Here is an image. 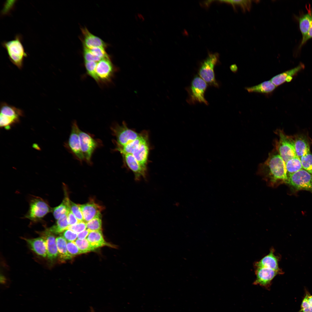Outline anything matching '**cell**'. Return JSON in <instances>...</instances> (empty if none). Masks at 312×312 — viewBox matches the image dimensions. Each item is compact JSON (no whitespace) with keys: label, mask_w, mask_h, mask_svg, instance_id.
Here are the masks:
<instances>
[{"label":"cell","mask_w":312,"mask_h":312,"mask_svg":"<svg viewBox=\"0 0 312 312\" xmlns=\"http://www.w3.org/2000/svg\"><path fill=\"white\" fill-rule=\"evenodd\" d=\"M261 170L266 179L274 185L280 180L287 179L285 163L278 152L273 153L261 166Z\"/></svg>","instance_id":"obj_1"},{"label":"cell","mask_w":312,"mask_h":312,"mask_svg":"<svg viewBox=\"0 0 312 312\" xmlns=\"http://www.w3.org/2000/svg\"><path fill=\"white\" fill-rule=\"evenodd\" d=\"M22 40L21 35L18 34L14 39L4 41L1 43L7 52L10 60L20 69L23 67L24 59L28 55L22 44Z\"/></svg>","instance_id":"obj_2"},{"label":"cell","mask_w":312,"mask_h":312,"mask_svg":"<svg viewBox=\"0 0 312 312\" xmlns=\"http://www.w3.org/2000/svg\"><path fill=\"white\" fill-rule=\"evenodd\" d=\"M52 209L44 199L39 197L34 196L30 201L29 208L25 218L33 222H37L52 212Z\"/></svg>","instance_id":"obj_3"},{"label":"cell","mask_w":312,"mask_h":312,"mask_svg":"<svg viewBox=\"0 0 312 312\" xmlns=\"http://www.w3.org/2000/svg\"><path fill=\"white\" fill-rule=\"evenodd\" d=\"M113 136L116 139L113 141L115 145L120 146L126 145L138 138L140 135L134 130L129 128L125 122L120 125L115 123L111 127Z\"/></svg>","instance_id":"obj_4"},{"label":"cell","mask_w":312,"mask_h":312,"mask_svg":"<svg viewBox=\"0 0 312 312\" xmlns=\"http://www.w3.org/2000/svg\"><path fill=\"white\" fill-rule=\"evenodd\" d=\"M285 182L298 190L312 193V174L303 169L287 176Z\"/></svg>","instance_id":"obj_5"},{"label":"cell","mask_w":312,"mask_h":312,"mask_svg":"<svg viewBox=\"0 0 312 312\" xmlns=\"http://www.w3.org/2000/svg\"><path fill=\"white\" fill-rule=\"evenodd\" d=\"M219 58L218 53L209 54L201 63L199 70L200 77L206 83L215 86L218 85L215 79L214 70Z\"/></svg>","instance_id":"obj_6"},{"label":"cell","mask_w":312,"mask_h":312,"mask_svg":"<svg viewBox=\"0 0 312 312\" xmlns=\"http://www.w3.org/2000/svg\"><path fill=\"white\" fill-rule=\"evenodd\" d=\"M79 139L81 148L84 160L88 164H92L91 158L95 150L102 145L101 141L94 139L92 135L79 130Z\"/></svg>","instance_id":"obj_7"},{"label":"cell","mask_w":312,"mask_h":312,"mask_svg":"<svg viewBox=\"0 0 312 312\" xmlns=\"http://www.w3.org/2000/svg\"><path fill=\"white\" fill-rule=\"evenodd\" d=\"M279 139L276 143L277 152L285 163L289 159L296 156L294 140L285 135L281 131H278Z\"/></svg>","instance_id":"obj_8"},{"label":"cell","mask_w":312,"mask_h":312,"mask_svg":"<svg viewBox=\"0 0 312 312\" xmlns=\"http://www.w3.org/2000/svg\"><path fill=\"white\" fill-rule=\"evenodd\" d=\"M117 70L110 57L101 59L97 62L95 69L96 81L98 83L110 81Z\"/></svg>","instance_id":"obj_9"},{"label":"cell","mask_w":312,"mask_h":312,"mask_svg":"<svg viewBox=\"0 0 312 312\" xmlns=\"http://www.w3.org/2000/svg\"><path fill=\"white\" fill-rule=\"evenodd\" d=\"M207 87L206 82L200 76L195 77L192 80L190 88L189 101L192 103L196 102L208 103L205 98L204 94Z\"/></svg>","instance_id":"obj_10"},{"label":"cell","mask_w":312,"mask_h":312,"mask_svg":"<svg viewBox=\"0 0 312 312\" xmlns=\"http://www.w3.org/2000/svg\"><path fill=\"white\" fill-rule=\"evenodd\" d=\"M255 268L256 278L253 284L259 285L268 290L270 289L274 278L277 275L281 274L278 272L270 268L259 267Z\"/></svg>","instance_id":"obj_11"},{"label":"cell","mask_w":312,"mask_h":312,"mask_svg":"<svg viewBox=\"0 0 312 312\" xmlns=\"http://www.w3.org/2000/svg\"><path fill=\"white\" fill-rule=\"evenodd\" d=\"M80 129L76 122L74 121L72 124L68 145L72 154L81 163L84 159L80 146L79 136Z\"/></svg>","instance_id":"obj_12"},{"label":"cell","mask_w":312,"mask_h":312,"mask_svg":"<svg viewBox=\"0 0 312 312\" xmlns=\"http://www.w3.org/2000/svg\"><path fill=\"white\" fill-rule=\"evenodd\" d=\"M274 252V248L273 247L271 248L268 254L259 261L254 263V268H270L278 272L281 274H283L284 272L279 268L278 265V262L281 259L280 256L275 255Z\"/></svg>","instance_id":"obj_13"},{"label":"cell","mask_w":312,"mask_h":312,"mask_svg":"<svg viewBox=\"0 0 312 312\" xmlns=\"http://www.w3.org/2000/svg\"><path fill=\"white\" fill-rule=\"evenodd\" d=\"M79 206L83 215V221L86 223L94 218L101 217V212L103 207L93 200L86 204L79 205Z\"/></svg>","instance_id":"obj_14"},{"label":"cell","mask_w":312,"mask_h":312,"mask_svg":"<svg viewBox=\"0 0 312 312\" xmlns=\"http://www.w3.org/2000/svg\"><path fill=\"white\" fill-rule=\"evenodd\" d=\"M122 155L127 166L134 174L135 180L138 181L142 178L146 179L147 169L143 168L139 164L133 155L130 154Z\"/></svg>","instance_id":"obj_15"},{"label":"cell","mask_w":312,"mask_h":312,"mask_svg":"<svg viewBox=\"0 0 312 312\" xmlns=\"http://www.w3.org/2000/svg\"><path fill=\"white\" fill-rule=\"evenodd\" d=\"M82 38H81L83 47L90 49L96 47L106 48L109 44L99 37L91 33L86 27L81 28Z\"/></svg>","instance_id":"obj_16"},{"label":"cell","mask_w":312,"mask_h":312,"mask_svg":"<svg viewBox=\"0 0 312 312\" xmlns=\"http://www.w3.org/2000/svg\"><path fill=\"white\" fill-rule=\"evenodd\" d=\"M40 233L41 237L45 241L47 257L50 260L52 261L58 256L56 239L54 234L50 232L48 229Z\"/></svg>","instance_id":"obj_17"},{"label":"cell","mask_w":312,"mask_h":312,"mask_svg":"<svg viewBox=\"0 0 312 312\" xmlns=\"http://www.w3.org/2000/svg\"><path fill=\"white\" fill-rule=\"evenodd\" d=\"M304 68V64L300 63L296 67L274 77L270 80L277 87L285 82L291 81L293 77Z\"/></svg>","instance_id":"obj_18"},{"label":"cell","mask_w":312,"mask_h":312,"mask_svg":"<svg viewBox=\"0 0 312 312\" xmlns=\"http://www.w3.org/2000/svg\"><path fill=\"white\" fill-rule=\"evenodd\" d=\"M147 140H148V132L146 131H143L140 133V135L138 138L126 145L120 146L115 145L116 147L115 150L119 152L122 154H132L140 145Z\"/></svg>","instance_id":"obj_19"},{"label":"cell","mask_w":312,"mask_h":312,"mask_svg":"<svg viewBox=\"0 0 312 312\" xmlns=\"http://www.w3.org/2000/svg\"><path fill=\"white\" fill-rule=\"evenodd\" d=\"M30 248L37 255L45 257H47V249L45 240L42 237L33 239H25Z\"/></svg>","instance_id":"obj_20"},{"label":"cell","mask_w":312,"mask_h":312,"mask_svg":"<svg viewBox=\"0 0 312 312\" xmlns=\"http://www.w3.org/2000/svg\"><path fill=\"white\" fill-rule=\"evenodd\" d=\"M149 151V146L147 140L140 145L132 154L139 164L147 170Z\"/></svg>","instance_id":"obj_21"},{"label":"cell","mask_w":312,"mask_h":312,"mask_svg":"<svg viewBox=\"0 0 312 312\" xmlns=\"http://www.w3.org/2000/svg\"><path fill=\"white\" fill-rule=\"evenodd\" d=\"M87 239L93 250L105 246H112L104 240L102 231H91Z\"/></svg>","instance_id":"obj_22"},{"label":"cell","mask_w":312,"mask_h":312,"mask_svg":"<svg viewBox=\"0 0 312 312\" xmlns=\"http://www.w3.org/2000/svg\"><path fill=\"white\" fill-rule=\"evenodd\" d=\"M308 9L309 11L307 13L296 18L302 35V40L305 38L312 23V10L309 7Z\"/></svg>","instance_id":"obj_23"},{"label":"cell","mask_w":312,"mask_h":312,"mask_svg":"<svg viewBox=\"0 0 312 312\" xmlns=\"http://www.w3.org/2000/svg\"><path fill=\"white\" fill-rule=\"evenodd\" d=\"M277 87L270 80L265 81L258 85L245 87V89L250 93H258L268 94L272 93Z\"/></svg>","instance_id":"obj_24"},{"label":"cell","mask_w":312,"mask_h":312,"mask_svg":"<svg viewBox=\"0 0 312 312\" xmlns=\"http://www.w3.org/2000/svg\"><path fill=\"white\" fill-rule=\"evenodd\" d=\"M0 114L10 117L20 118L23 115V112L20 109L2 102L1 104Z\"/></svg>","instance_id":"obj_25"},{"label":"cell","mask_w":312,"mask_h":312,"mask_svg":"<svg viewBox=\"0 0 312 312\" xmlns=\"http://www.w3.org/2000/svg\"><path fill=\"white\" fill-rule=\"evenodd\" d=\"M68 213L62 216L57 220L55 224L48 228V229L54 234L60 233L67 229L69 226L68 220Z\"/></svg>","instance_id":"obj_26"},{"label":"cell","mask_w":312,"mask_h":312,"mask_svg":"<svg viewBox=\"0 0 312 312\" xmlns=\"http://www.w3.org/2000/svg\"><path fill=\"white\" fill-rule=\"evenodd\" d=\"M56 242L60 258L64 260L71 259L72 257L68 252L65 239L62 236H59L56 238Z\"/></svg>","instance_id":"obj_27"},{"label":"cell","mask_w":312,"mask_h":312,"mask_svg":"<svg viewBox=\"0 0 312 312\" xmlns=\"http://www.w3.org/2000/svg\"><path fill=\"white\" fill-rule=\"evenodd\" d=\"M294 140L296 155L299 158L305 152L310 150L309 143L305 138L299 137Z\"/></svg>","instance_id":"obj_28"},{"label":"cell","mask_w":312,"mask_h":312,"mask_svg":"<svg viewBox=\"0 0 312 312\" xmlns=\"http://www.w3.org/2000/svg\"><path fill=\"white\" fill-rule=\"evenodd\" d=\"M285 164L287 176L303 169L300 159L297 156L289 159Z\"/></svg>","instance_id":"obj_29"},{"label":"cell","mask_w":312,"mask_h":312,"mask_svg":"<svg viewBox=\"0 0 312 312\" xmlns=\"http://www.w3.org/2000/svg\"><path fill=\"white\" fill-rule=\"evenodd\" d=\"M67 195L65 196L62 203L52 209V212L54 218L58 220L62 215L67 214L70 211L67 203Z\"/></svg>","instance_id":"obj_30"},{"label":"cell","mask_w":312,"mask_h":312,"mask_svg":"<svg viewBox=\"0 0 312 312\" xmlns=\"http://www.w3.org/2000/svg\"><path fill=\"white\" fill-rule=\"evenodd\" d=\"M303 169L312 174V154L310 150L299 158Z\"/></svg>","instance_id":"obj_31"},{"label":"cell","mask_w":312,"mask_h":312,"mask_svg":"<svg viewBox=\"0 0 312 312\" xmlns=\"http://www.w3.org/2000/svg\"><path fill=\"white\" fill-rule=\"evenodd\" d=\"M220 1L231 4L234 9L236 6H239L243 12L249 11L250 10L252 1L251 0H221Z\"/></svg>","instance_id":"obj_32"},{"label":"cell","mask_w":312,"mask_h":312,"mask_svg":"<svg viewBox=\"0 0 312 312\" xmlns=\"http://www.w3.org/2000/svg\"><path fill=\"white\" fill-rule=\"evenodd\" d=\"M68 204L70 211L74 215L78 221H83V215L79 205L72 202L69 198L68 200Z\"/></svg>","instance_id":"obj_33"},{"label":"cell","mask_w":312,"mask_h":312,"mask_svg":"<svg viewBox=\"0 0 312 312\" xmlns=\"http://www.w3.org/2000/svg\"><path fill=\"white\" fill-rule=\"evenodd\" d=\"M75 242L82 254L93 250L87 238L82 240L77 239Z\"/></svg>","instance_id":"obj_34"},{"label":"cell","mask_w":312,"mask_h":312,"mask_svg":"<svg viewBox=\"0 0 312 312\" xmlns=\"http://www.w3.org/2000/svg\"><path fill=\"white\" fill-rule=\"evenodd\" d=\"M87 229L90 231H102L101 217L94 218L86 223Z\"/></svg>","instance_id":"obj_35"},{"label":"cell","mask_w":312,"mask_h":312,"mask_svg":"<svg viewBox=\"0 0 312 312\" xmlns=\"http://www.w3.org/2000/svg\"><path fill=\"white\" fill-rule=\"evenodd\" d=\"M19 120L15 118H9L5 116L0 115V126L4 127L6 129H9L11 125L18 122Z\"/></svg>","instance_id":"obj_36"},{"label":"cell","mask_w":312,"mask_h":312,"mask_svg":"<svg viewBox=\"0 0 312 312\" xmlns=\"http://www.w3.org/2000/svg\"><path fill=\"white\" fill-rule=\"evenodd\" d=\"M84 62V65L87 74L96 81V78L95 70L98 62L93 61Z\"/></svg>","instance_id":"obj_37"},{"label":"cell","mask_w":312,"mask_h":312,"mask_svg":"<svg viewBox=\"0 0 312 312\" xmlns=\"http://www.w3.org/2000/svg\"><path fill=\"white\" fill-rule=\"evenodd\" d=\"M106 49L103 47H96L88 49L94 55L102 59L110 57L106 52Z\"/></svg>","instance_id":"obj_38"},{"label":"cell","mask_w":312,"mask_h":312,"mask_svg":"<svg viewBox=\"0 0 312 312\" xmlns=\"http://www.w3.org/2000/svg\"><path fill=\"white\" fill-rule=\"evenodd\" d=\"M83 47V55L84 62H98L101 60L93 54L88 49Z\"/></svg>","instance_id":"obj_39"},{"label":"cell","mask_w":312,"mask_h":312,"mask_svg":"<svg viewBox=\"0 0 312 312\" xmlns=\"http://www.w3.org/2000/svg\"><path fill=\"white\" fill-rule=\"evenodd\" d=\"M67 248L68 253L72 257L82 254L75 242H68Z\"/></svg>","instance_id":"obj_40"},{"label":"cell","mask_w":312,"mask_h":312,"mask_svg":"<svg viewBox=\"0 0 312 312\" xmlns=\"http://www.w3.org/2000/svg\"><path fill=\"white\" fill-rule=\"evenodd\" d=\"M86 223L83 221H81L75 224L68 226L67 229L70 230L78 234L86 229Z\"/></svg>","instance_id":"obj_41"},{"label":"cell","mask_w":312,"mask_h":312,"mask_svg":"<svg viewBox=\"0 0 312 312\" xmlns=\"http://www.w3.org/2000/svg\"><path fill=\"white\" fill-rule=\"evenodd\" d=\"M62 236L68 242H74L77 238V234L70 230L67 229L63 232Z\"/></svg>","instance_id":"obj_42"},{"label":"cell","mask_w":312,"mask_h":312,"mask_svg":"<svg viewBox=\"0 0 312 312\" xmlns=\"http://www.w3.org/2000/svg\"><path fill=\"white\" fill-rule=\"evenodd\" d=\"M298 312H312V306L309 304L304 297L302 301L300 309Z\"/></svg>","instance_id":"obj_43"},{"label":"cell","mask_w":312,"mask_h":312,"mask_svg":"<svg viewBox=\"0 0 312 312\" xmlns=\"http://www.w3.org/2000/svg\"><path fill=\"white\" fill-rule=\"evenodd\" d=\"M68 220L69 226L75 224L79 222L70 211L68 214Z\"/></svg>","instance_id":"obj_44"},{"label":"cell","mask_w":312,"mask_h":312,"mask_svg":"<svg viewBox=\"0 0 312 312\" xmlns=\"http://www.w3.org/2000/svg\"><path fill=\"white\" fill-rule=\"evenodd\" d=\"M312 38V23L311 26L309 31L305 38L301 41V42L299 47V48H300L307 41L310 39Z\"/></svg>","instance_id":"obj_45"},{"label":"cell","mask_w":312,"mask_h":312,"mask_svg":"<svg viewBox=\"0 0 312 312\" xmlns=\"http://www.w3.org/2000/svg\"><path fill=\"white\" fill-rule=\"evenodd\" d=\"M91 231L88 229L85 230L77 234V239L82 240L86 239Z\"/></svg>","instance_id":"obj_46"},{"label":"cell","mask_w":312,"mask_h":312,"mask_svg":"<svg viewBox=\"0 0 312 312\" xmlns=\"http://www.w3.org/2000/svg\"><path fill=\"white\" fill-rule=\"evenodd\" d=\"M304 297L309 304L312 306V295L305 288H304Z\"/></svg>","instance_id":"obj_47"},{"label":"cell","mask_w":312,"mask_h":312,"mask_svg":"<svg viewBox=\"0 0 312 312\" xmlns=\"http://www.w3.org/2000/svg\"><path fill=\"white\" fill-rule=\"evenodd\" d=\"M230 69L233 72H235L237 70V67L235 64H233L231 66Z\"/></svg>","instance_id":"obj_48"}]
</instances>
